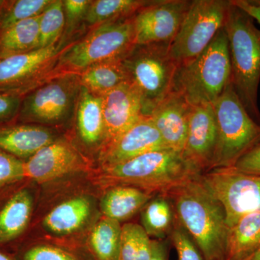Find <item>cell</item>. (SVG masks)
I'll list each match as a JSON object with an SVG mask.
<instances>
[{
    "instance_id": "30bf717a",
    "label": "cell",
    "mask_w": 260,
    "mask_h": 260,
    "mask_svg": "<svg viewBox=\"0 0 260 260\" xmlns=\"http://www.w3.org/2000/svg\"><path fill=\"white\" fill-rule=\"evenodd\" d=\"M74 73L61 75L24 96L18 117L21 120L55 124L71 114L80 90Z\"/></svg>"
},
{
    "instance_id": "74e56055",
    "label": "cell",
    "mask_w": 260,
    "mask_h": 260,
    "mask_svg": "<svg viewBox=\"0 0 260 260\" xmlns=\"http://www.w3.org/2000/svg\"><path fill=\"white\" fill-rule=\"evenodd\" d=\"M170 239H153L151 240V256L150 260H169L170 251Z\"/></svg>"
},
{
    "instance_id": "60d3db41",
    "label": "cell",
    "mask_w": 260,
    "mask_h": 260,
    "mask_svg": "<svg viewBox=\"0 0 260 260\" xmlns=\"http://www.w3.org/2000/svg\"><path fill=\"white\" fill-rule=\"evenodd\" d=\"M0 260H14L11 256L7 253L0 251Z\"/></svg>"
},
{
    "instance_id": "ac0fdd59",
    "label": "cell",
    "mask_w": 260,
    "mask_h": 260,
    "mask_svg": "<svg viewBox=\"0 0 260 260\" xmlns=\"http://www.w3.org/2000/svg\"><path fill=\"white\" fill-rule=\"evenodd\" d=\"M54 141L52 133L42 126L23 124L0 129V150L18 158H30Z\"/></svg>"
},
{
    "instance_id": "4dcf8cb0",
    "label": "cell",
    "mask_w": 260,
    "mask_h": 260,
    "mask_svg": "<svg viewBox=\"0 0 260 260\" xmlns=\"http://www.w3.org/2000/svg\"><path fill=\"white\" fill-rule=\"evenodd\" d=\"M169 238L177 251L179 260H205L192 238L177 218Z\"/></svg>"
},
{
    "instance_id": "e575fe53",
    "label": "cell",
    "mask_w": 260,
    "mask_h": 260,
    "mask_svg": "<svg viewBox=\"0 0 260 260\" xmlns=\"http://www.w3.org/2000/svg\"><path fill=\"white\" fill-rule=\"evenodd\" d=\"M92 1L88 0H65L63 1L67 31L75 26L81 19H85Z\"/></svg>"
},
{
    "instance_id": "8d00e7d4",
    "label": "cell",
    "mask_w": 260,
    "mask_h": 260,
    "mask_svg": "<svg viewBox=\"0 0 260 260\" xmlns=\"http://www.w3.org/2000/svg\"><path fill=\"white\" fill-rule=\"evenodd\" d=\"M234 168L246 174L260 176V143L243 155Z\"/></svg>"
},
{
    "instance_id": "ab89813d",
    "label": "cell",
    "mask_w": 260,
    "mask_h": 260,
    "mask_svg": "<svg viewBox=\"0 0 260 260\" xmlns=\"http://www.w3.org/2000/svg\"><path fill=\"white\" fill-rule=\"evenodd\" d=\"M232 3L246 12L260 25V6L251 0H232Z\"/></svg>"
},
{
    "instance_id": "52a82bcc",
    "label": "cell",
    "mask_w": 260,
    "mask_h": 260,
    "mask_svg": "<svg viewBox=\"0 0 260 260\" xmlns=\"http://www.w3.org/2000/svg\"><path fill=\"white\" fill-rule=\"evenodd\" d=\"M134 16L96 25L61 53L59 66L71 73H82L97 63L123 60L136 46Z\"/></svg>"
},
{
    "instance_id": "f35d334b",
    "label": "cell",
    "mask_w": 260,
    "mask_h": 260,
    "mask_svg": "<svg viewBox=\"0 0 260 260\" xmlns=\"http://www.w3.org/2000/svg\"><path fill=\"white\" fill-rule=\"evenodd\" d=\"M150 256H151V239L141 225L139 237H138V249H137L135 260H150Z\"/></svg>"
},
{
    "instance_id": "e0dca14e",
    "label": "cell",
    "mask_w": 260,
    "mask_h": 260,
    "mask_svg": "<svg viewBox=\"0 0 260 260\" xmlns=\"http://www.w3.org/2000/svg\"><path fill=\"white\" fill-rule=\"evenodd\" d=\"M191 105L175 90L153 109L150 117L166 147L182 153L187 135Z\"/></svg>"
},
{
    "instance_id": "d4e9b609",
    "label": "cell",
    "mask_w": 260,
    "mask_h": 260,
    "mask_svg": "<svg viewBox=\"0 0 260 260\" xmlns=\"http://www.w3.org/2000/svg\"><path fill=\"white\" fill-rule=\"evenodd\" d=\"M40 16L20 22L0 34V59L39 49Z\"/></svg>"
},
{
    "instance_id": "7c38bea8",
    "label": "cell",
    "mask_w": 260,
    "mask_h": 260,
    "mask_svg": "<svg viewBox=\"0 0 260 260\" xmlns=\"http://www.w3.org/2000/svg\"><path fill=\"white\" fill-rule=\"evenodd\" d=\"M218 141V127L213 104L191 106L187 135L182 155L200 174L208 172Z\"/></svg>"
},
{
    "instance_id": "7bdbcfd3",
    "label": "cell",
    "mask_w": 260,
    "mask_h": 260,
    "mask_svg": "<svg viewBox=\"0 0 260 260\" xmlns=\"http://www.w3.org/2000/svg\"><path fill=\"white\" fill-rule=\"evenodd\" d=\"M251 1L253 3H254V4L260 6V0H251Z\"/></svg>"
},
{
    "instance_id": "277c9868",
    "label": "cell",
    "mask_w": 260,
    "mask_h": 260,
    "mask_svg": "<svg viewBox=\"0 0 260 260\" xmlns=\"http://www.w3.org/2000/svg\"><path fill=\"white\" fill-rule=\"evenodd\" d=\"M231 78L229 42L223 26L199 55L178 66L173 90L181 93L191 106L213 104Z\"/></svg>"
},
{
    "instance_id": "5bb4252c",
    "label": "cell",
    "mask_w": 260,
    "mask_h": 260,
    "mask_svg": "<svg viewBox=\"0 0 260 260\" xmlns=\"http://www.w3.org/2000/svg\"><path fill=\"white\" fill-rule=\"evenodd\" d=\"M105 136L103 145L119 137L145 115L143 99L129 82L102 95Z\"/></svg>"
},
{
    "instance_id": "83f0119b",
    "label": "cell",
    "mask_w": 260,
    "mask_h": 260,
    "mask_svg": "<svg viewBox=\"0 0 260 260\" xmlns=\"http://www.w3.org/2000/svg\"><path fill=\"white\" fill-rule=\"evenodd\" d=\"M153 1L146 0H97L92 1L85 17L90 25L131 18Z\"/></svg>"
},
{
    "instance_id": "836d02e7",
    "label": "cell",
    "mask_w": 260,
    "mask_h": 260,
    "mask_svg": "<svg viewBox=\"0 0 260 260\" xmlns=\"http://www.w3.org/2000/svg\"><path fill=\"white\" fill-rule=\"evenodd\" d=\"M140 229L137 223L121 225L119 260H135Z\"/></svg>"
},
{
    "instance_id": "9a60e30c",
    "label": "cell",
    "mask_w": 260,
    "mask_h": 260,
    "mask_svg": "<svg viewBox=\"0 0 260 260\" xmlns=\"http://www.w3.org/2000/svg\"><path fill=\"white\" fill-rule=\"evenodd\" d=\"M103 146L101 160L104 167L127 161L149 152L168 149L150 116L140 119Z\"/></svg>"
},
{
    "instance_id": "8992f818",
    "label": "cell",
    "mask_w": 260,
    "mask_h": 260,
    "mask_svg": "<svg viewBox=\"0 0 260 260\" xmlns=\"http://www.w3.org/2000/svg\"><path fill=\"white\" fill-rule=\"evenodd\" d=\"M169 43L136 45L123 59L129 82L143 99L145 115L174 90L178 65L169 54Z\"/></svg>"
},
{
    "instance_id": "9c48e42d",
    "label": "cell",
    "mask_w": 260,
    "mask_h": 260,
    "mask_svg": "<svg viewBox=\"0 0 260 260\" xmlns=\"http://www.w3.org/2000/svg\"><path fill=\"white\" fill-rule=\"evenodd\" d=\"M200 180L225 210L231 228L249 214L260 211V176L235 168H217L200 175Z\"/></svg>"
},
{
    "instance_id": "7a4b0ae2",
    "label": "cell",
    "mask_w": 260,
    "mask_h": 260,
    "mask_svg": "<svg viewBox=\"0 0 260 260\" xmlns=\"http://www.w3.org/2000/svg\"><path fill=\"white\" fill-rule=\"evenodd\" d=\"M232 68V83L243 106L260 123L258 89L260 82V30L254 20L233 4L224 24Z\"/></svg>"
},
{
    "instance_id": "484cf974",
    "label": "cell",
    "mask_w": 260,
    "mask_h": 260,
    "mask_svg": "<svg viewBox=\"0 0 260 260\" xmlns=\"http://www.w3.org/2000/svg\"><path fill=\"white\" fill-rule=\"evenodd\" d=\"M142 227L149 237L165 239L172 232L176 215L171 200L166 195L154 196L142 211Z\"/></svg>"
},
{
    "instance_id": "4fadbf2b",
    "label": "cell",
    "mask_w": 260,
    "mask_h": 260,
    "mask_svg": "<svg viewBox=\"0 0 260 260\" xmlns=\"http://www.w3.org/2000/svg\"><path fill=\"white\" fill-rule=\"evenodd\" d=\"M56 45L0 59V92L25 96L34 81L59 54Z\"/></svg>"
},
{
    "instance_id": "5b68a950",
    "label": "cell",
    "mask_w": 260,
    "mask_h": 260,
    "mask_svg": "<svg viewBox=\"0 0 260 260\" xmlns=\"http://www.w3.org/2000/svg\"><path fill=\"white\" fill-rule=\"evenodd\" d=\"M213 106L218 141L210 170L234 167L243 155L259 144L260 123L249 115L232 83Z\"/></svg>"
},
{
    "instance_id": "d590c367",
    "label": "cell",
    "mask_w": 260,
    "mask_h": 260,
    "mask_svg": "<svg viewBox=\"0 0 260 260\" xmlns=\"http://www.w3.org/2000/svg\"><path fill=\"white\" fill-rule=\"evenodd\" d=\"M23 96L0 92V123L7 122L18 116Z\"/></svg>"
},
{
    "instance_id": "44dd1931",
    "label": "cell",
    "mask_w": 260,
    "mask_h": 260,
    "mask_svg": "<svg viewBox=\"0 0 260 260\" xmlns=\"http://www.w3.org/2000/svg\"><path fill=\"white\" fill-rule=\"evenodd\" d=\"M260 249V211L246 215L228 231L225 260H244Z\"/></svg>"
},
{
    "instance_id": "8fae6325",
    "label": "cell",
    "mask_w": 260,
    "mask_h": 260,
    "mask_svg": "<svg viewBox=\"0 0 260 260\" xmlns=\"http://www.w3.org/2000/svg\"><path fill=\"white\" fill-rule=\"evenodd\" d=\"M191 3L189 0H156L142 8L134 16L135 44H170Z\"/></svg>"
},
{
    "instance_id": "ffe728a7",
    "label": "cell",
    "mask_w": 260,
    "mask_h": 260,
    "mask_svg": "<svg viewBox=\"0 0 260 260\" xmlns=\"http://www.w3.org/2000/svg\"><path fill=\"white\" fill-rule=\"evenodd\" d=\"M154 196L134 186H113L102 200V213L104 217L123 221L143 210Z\"/></svg>"
},
{
    "instance_id": "f546056e",
    "label": "cell",
    "mask_w": 260,
    "mask_h": 260,
    "mask_svg": "<svg viewBox=\"0 0 260 260\" xmlns=\"http://www.w3.org/2000/svg\"><path fill=\"white\" fill-rule=\"evenodd\" d=\"M65 26L63 1L53 0L41 15L39 20V49L56 45Z\"/></svg>"
},
{
    "instance_id": "d6a6232c",
    "label": "cell",
    "mask_w": 260,
    "mask_h": 260,
    "mask_svg": "<svg viewBox=\"0 0 260 260\" xmlns=\"http://www.w3.org/2000/svg\"><path fill=\"white\" fill-rule=\"evenodd\" d=\"M25 177L24 162L0 150V186Z\"/></svg>"
},
{
    "instance_id": "7402d4cb",
    "label": "cell",
    "mask_w": 260,
    "mask_h": 260,
    "mask_svg": "<svg viewBox=\"0 0 260 260\" xmlns=\"http://www.w3.org/2000/svg\"><path fill=\"white\" fill-rule=\"evenodd\" d=\"M90 201L84 197L72 198L58 205L44 218V227L53 234H69L80 229L90 216Z\"/></svg>"
},
{
    "instance_id": "6da1fadb",
    "label": "cell",
    "mask_w": 260,
    "mask_h": 260,
    "mask_svg": "<svg viewBox=\"0 0 260 260\" xmlns=\"http://www.w3.org/2000/svg\"><path fill=\"white\" fill-rule=\"evenodd\" d=\"M200 175L166 196L172 201L176 218L192 238L204 259L225 260L229 231L225 210L203 185Z\"/></svg>"
},
{
    "instance_id": "f1b7e54d",
    "label": "cell",
    "mask_w": 260,
    "mask_h": 260,
    "mask_svg": "<svg viewBox=\"0 0 260 260\" xmlns=\"http://www.w3.org/2000/svg\"><path fill=\"white\" fill-rule=\"evenodd\" d=\"M53 0H14L0 3V34L15 24L39 16Z\"/></svg>"
},
{
    "instance_id": "d6986e66",
    "label": "cell",
    "mask_w": 260,
    "mask_h": 260,
    "mask_svg": "<svg viewBox=\"0 0 260 260\" xmlns=\"http://www.w3.org/2000/svg\"><path fill=\"white\" fill-rule=\"evenodd\" d=\"M77 102V125L80 138L89 145L104 142L105 126L102 95L81 85Z\"/></svg>"
},
{
    "instance_id": "ee69618b",
    "label": "cell",
    "mask_w": 260,
    "mask_h": 260,
    "mask_svg": "<svg viewBox=\"0 0 260 260\" xmlns=\"http://www.w3.org/2000/svg\"><path fill=\"white\" fill-rule=\"evenodd\" d=\"M1 2H2V1H0V3H1Z\"/></svg>"
},
{
    "instance_id": "ba28073f",
    "label": "cell",
    "mask_w": 260,
    "mask_h": 260,
    "mask_svg": "<svg viewBox=\"0 0 260 260\" xmlns=\"http://www.w3.org/2000/svg\"><path fill=\"white\" fill-rule=\"evenodd\" d=\"M231 0H193L177 35L169 45L179 66L199 55L213 40L226 19Z\"/></svg>"
},
{
    "instance_id": "4316f807",
    "label": "cell",
    "mask_w": 260,
    "mask_h": 260,
    "mask_svg": "<svg viewBox=\"0 0 260 260\" xmlns=\"http://www.w3.org/2000/svg\"><path fill=\"white\" fill-rule=\"evenodd\" d=\"M120 222L104 217L94 226L89 246L94 260H119Z\"/></svg>"
},
{
    "instance_id": "603a6c76",
    "label": "cell",
    "mask_w": 260,
    "mask_h": 260,
    "mask_svg": "<svg viewBox=\"0 0 260 260\" xmlns=\"http://www.w3.org/2000/svg\"><path fill=\"white\" fill-rule=\"evenodd\" d=\"M32 199L26 189L15 193L0 210V244L16 239L28 225Z\"/></svg>"
},
{
    "instance_id": "b9f144b4",
    "label": "cell",
    "mask_w": 260,
    "mask_h": 260,
    "mask_svg": "<svg viewBox=\"0 0 260 260\" xmlns=\"http://www.w3.org/2000/svg\"><path fill=\"white\" fill-rule=\"evenodd\" d=\"M244 260H260V249L257 251H256L254 254H253L252 255L246 258Z\"/></svg>"
},
{
    "instance_id": "1f68e13d",
    "label": "cell",
    "mask_w": 260,
    "mask_h": 260,
    "mask_svg": "<svg viewBox=\"0 0 260 260\" xmlns=\"http://www.w3.org/2000/svg\"><path fill=\"white\" fill-rule=\"evenodd\" d=\"M20 260H82L70 251L50 244L32 246L22 254Z\"/></svg>"
},
{
    "instance_id": "2e32d148",
    "label": "cell",
    "mask_w": 260,
    "mask_h": 260,
    "mask_svg": "<svg viewBox=\"0 0 260 260\" xmlns=\"http://www.w3.org/2000/svg\"><path fill=\"white\" fill-rule=\"evenodd\" d=\"M81 162L69 143L54 141L24 162L25 177L41 184L55 180L79 169Z\"/></svg>"
},
{
    "instance_id": "3957f363",
    "label": "cell",
    "mask_w": 260,
    "mask_h": 260,
    "mask_svg": "<svg viewBox=\"0 0 260 260\" xmlns=\"http://www.w3.org/2000/svg\"><path fill=\"white\" fill-rule=\"evenodd\" d=\"M114 185L131 186L154 195H167L200 175L182 154L169 149L143 154L127 161L104 167Z\"/></svg>"
},
{
    "instance_id": "cb8c5ba5",
    "label": "cell",
    "mask_w": 260,
    "mask_h": 260,
    "mask_svg": "<svg viewBox=\"0 0 260 260\" xmlns=\"http://www.w3.org/2000/svg\"><path fill=\"white\" fill-rule=\"evenodd\" d=\"M79 78L82 86L99 95L129 82L123 60L97 63L83 70Z\"/></svg>"
}]
</instances>
